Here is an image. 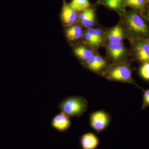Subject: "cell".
I'll return each mask as SVG.
<instances>
[{
  "label": "cell",
  "mask_w": 149,
  "mask_h": 149,
  "mask_svg": "<svg viewBox=\"0 0 149 149\" xmlns=\"http://www.w3.org/2000/svg\"><path fill=\"white\" fill-rule=\"evenodd\" d=\"M107 37L110 43H121L124 37V31L120 25H117L108 32Z\"/></svg>",
  "instance_id": "10"
},
{
  "label": "cell",
  "mask_w": 149,
  "mask_h": 149,
  "mask_svg": "<svg viewBox=\"0 0 149 149\" xmlns=\"http://www.w3.org/2000/svg\"><path fill=\"white\" fill-rule=\"evenodd\" d=\"M125 20L128 31L136 37L143 38L149 35V29L143 19L135 12H132Z\"/></svg>",
  "instance_id": "3"
},
{
  "label": "cell",
  "mask_w": 149,
  "mask_h": 149,
  "mask_svg": "<svg viewBox=\"0 0 149 149\" xmlns=\"http://www.w3.org/2000/svg\"><path fill=\"white\" fill-rule=\"evenodd\" d=\"M109 113L104 110L93 112L90 114V123L91 128L98 134L106 130L111 122Z\"/></svg>",
  "instance_id": "4"
},
{
  "label": "cell",
  "mask_w": 149,
  "mask_h": 149,
  "mask_svg": "<svg viewBox=\"0 0 149 149\" xmlns=\"http://www.w3.org/2000/svg\"><path fill=\"white\" fill-rule=\"evenodd\" d=\"M125 5L135 9L143 8L146 3V0H124Z\"/></svg>",
  "instance_id": "17"
},
{
  "label": "cell",
  "mask_w": 149,
  "mask_h": 149,
  "mask_svg": "<svg viewBox=\"0 0 149 149\" xmlns=\"http://www.w3.org/2000/svg\"><path fill=\"white\" fill-rule=\"evenodd\" d=\"M132 70L128 63H119L111 65L106 70L103 75L110 81L130 83L143 90L136 84L132 77Z\"/></svg>",
  "instance_id": "2"
},
{
  "label": "cell",
  "mask_w": 149,
  "mask_h": 149,
  "mask_svg": "<svg viewBox=\"0 0 149 149\" xmlns=\"http://www.w3.org/2000/svg\"><path fill=\"white\" fill-rule=\"evenodd\" d=\"M80 18L84 27L87 28L91 27L95 23V14L94 10L89 8L86 9L80 14Z\"/></svg>",
  "instance_id": "11"
},
{
  "label": "cell",
  "mask_w": 149,
  "mask_h": 149,
  "mask_svg": "<svg viewBox=\"0 0 149 149\" xmlns=\"http://www.w3.org/2000/svg\"><path fill=\"white\" fill-rule=\"evenodd\" d=\"M147 17L148 19L149 20V11L148 12V13H147Z\"/></svg>",
  "instance_id": "21"
},
{
  "label": "cell",
  "mask_w": 149,
  "mask_h": 149,
  "mask_svg": "<svg viewBox=\"0 0 149 149\" xmlns=\"http://www.w3.org/2000/svg\"><path fill=\"white\" fill-rule=\"evenodd\" d=\"M136 59L142 63H149V44L146 40L140 39L133 46Z\"/></svg>",
  "instance_id": "5"
},
{
  "label": "cell",
  "mask_w": 149,
  "mask_h": 149,
  "mask_svg": "<svg viewBox=\"0 0 149 149\" xmlns=\"http://www.w3.org/2000/svg\"><path fill=\"white\" fill-rule=\"evenodd\" d=\"M148 1H149V0H148Z\"/></svg>",
  "instance_id": "23"
},
{
  "label": "cell",
  "mask_w": 149,
  "mask_h": 149,
  "mask_svg": "<svg viewBox=\"0 0 149 149\" xmlns=\"http://www.w3.org/2000/svg\"><path fill=\"white\" fill-rule=\"evenodd\" d=\"M52 127L60 132L68 130L71 125L70 118L61 112L53 117L51 121Z\"/></svg>",
  "instance_id": "6"
},
{
  "label": "cell",
  "mask_w": 149,
  "mask_h": 149,
  "mask_svg": "<svg viewBox=\"0 0 149 149\" xmlns=\"http://www.w3.org/2000/svg\"><path fill=\"white\" fill-rule=\"evenodd\" d=\"M75 54L83 61H87L93 55L92 51L83 47H79L74 49Z\"/></svg>",
  "instance_id": "13"
},
{
  "label": "cell",
  "mask_w": 149,
  "mask_h": 149,
  "mask_svg": "<svg viewBox=\"0 0 149 149\" xmlns=\"http://www.w3.org/2000/svg\"><path fill=\"white\" fill-rule=\"evenodd\" d=\"M80 144L82 149H96L98 146L99 140L95 134L88 132L81 136Z\"/></svg>",
  "instance_id": "9"
},
{
  "label": "cell",
  "mask_w": 149,
  "mask_h": 149,
  "mask_svg": "<svg viewBox=\"0 0 149 149\" xmlns=\"http://www.w3.org/2000/svg\"><path fill=\"white\" fill-rule=\"evenodd\" d=\"M141 77L146 81H149V63H143L139 69Z\"/></svg>",
  "instance_id": "18"
},
{
  "label": "cell",
  "mask_w": 149,
  "mask_h": 149,
  "mask_svg": "<svg viewBox=\"0 0 149 149\" xmlns=\"http://www.w3.org/2000/svg\"><path fill=\"white\" fill-rule=\"evenodd\" d=\"M107 51L110 57L114 61L120 60L125 57L126 49L122 43H111L107 46Z\"/></svg>",
  "instance_id": "7"
},
{
  "label": "cell",
  "mask_w": 149,
  "mask_h": 149,
  "mask_svg": "<svg viewBox=\"0 0 149 149\" xmlns=\"http://www.w3.org/2000/svg\"><path fill=\"white\" fill-rule=\"evenodd\" d=\"M66 34L67 37L71 40L80 39L83 36L82 29L78 25L70 27L66 30Z\"/></svg>",
  "instance_id": "12"
},
{
  "label": "cell",
  "mask_w": 149,
  "mask_h": 149,
  "mask_svg": "<svg viewBox=\"0 0 149 149\" xmlns=\"http://www.w3.org/2000/svg\"><path fill=\"white\" fill-rule=\"evenodd\" d=\"M61 17L63 21L67 25L70 26L77 20L78 15L76 11L72 8L70 4L64 2L62 9Z\"/></svg>",
  "instance_id": "8"
},
{
  "label": "cell",
  "mask_w": 149,
  "mask_h": 149,
  "mask_svg": "<svg viewBox=\"0 0 149 149\" xmlns=\"http://www.w3.org/2000/svg\"><path fill=\"white\" fill-rule=\"evenodd\" d=\"M143 101L141 109H144L149 106V89L146 90H143Z\"/></svg>",
  "instance_id": "19"
},
{
  "label": "cell",
  "mask_w": 149,
  "mask_h": 149,
  "mask_svg": "<svg viewBox=\"0 0 149 149\" xmlns=\"http://www.w3.org/2000/svg\"><path fill=\"white\" fill-rule=\"evenodd\" d=\"M147 42H148V44H149V38L148 40H147Z\"/></svg>",
  "instance_id": "22"
},
{
  "label": "cell",
  "mask_w": 149,
  "mask_h": 149,
  "mask_svg": "<svg viewBox=\"0 0 149 149\" xmlns=\"http://www.w3.org/2000/svg\"><path fill=\"white\" fill-rule=\"evenodd\" d=\"M70 5L73 9L77 11H83L90 6L88 0H72Z\"/></svg>",
  "instance_id": "14"
},
{
  "label": "cell",
  "mask_w": 149,
  "mask_h": 149,
  "mask_svg": "<svg viewBox=\"0 0 149 149\" xmlns=\"http://www.w3.org/2000/svg\"><path fill=\"white\" fill-rule=\"evenodd\" d=\"M87 32H88L93 38V40H95L98 46H100L101 44L102 41V38L100 30L91 28L88 29Z\"/></svg>",
  "instance_id": "16"
},
{
  "label": "cell",
  "mask_w": 149,
  "mask_h": 149,
  "mask_svg": "<svg viewBox=\"0 0 149 149\" xmlns=\"http://www.w3.org/2000/svg\"><path fill=\"white\" fill-rule=\"evenodd\" d=\"M61 112L70 118L79 117L87 111V100L82 96H70L62 100L58 104Z\"/></svg>",
  "instance_id": "1"
},
{
  "label": "cell",
  "mask_w": 149,
  "mask_h": 149,
  "mask_svg": "<svg viewBox=\"0 0 149 149\" xmlns=\"http://www.w3.org/2000/svg\"><path fill=\"white\" fill-rule=\"evenodd\" d=\"M84 36H85V40H86V41H87V42L90 45L92 46L93 47H98V45L96 42H95V40H93V38H92L91 35L88 34V32H86L85 33Z\"/></svg>",
  "instance_id": "20"
},
{
  "label": "cell",
  "mask_w": 149,
  "mask_h": 149,
  "mask_svg": "<svg viewBox=\"0 0 149 149\" xmlns=\"http://www.w3.org/2000/svg\"><path fill=\"white\" fill-rule=\"evenodd\" d=\"M104 3L111 9L120 10L123 8V0H104Z\"/></svg>",
  "instance_id": "15"
}]
</instances>
